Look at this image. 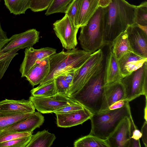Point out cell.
Masks as SVG:
<instances>
[{"label": "cell", "mask_w": 147, "mask_h": 147, "mask_svg": "<svg viewBox=\"0 0 147 147\" xmlns=\"http://www.w3.org/2000/svg\"><path fill=\"white\" fill-rule=\"evenodd\" d=\"M53 26L54 32L64 48L69 50L76 48L79 28L75 26L68 16L65 14L61 19L56 21Z\"/></svg>", "instance_id": "9"}, {"label": "cell", "mask_w": 147, "mask_h": 147, "mask_svg": "<svg viewBox=\"0 0 147 147\" xmlns=\"http://www.w3.org/2000/svg\"><path fill=\"white\" fill-rule=\"evenodd\" d=\"M138 25L139 26L140 28L146 34H147V26H142L139 25Z\"/></svg>", "instance_id": "45"}, {"label": "cell", "mask_w": 147, "mask_h": 147, "mask_svg": "<svg viewBox=\"0 0 147 147\" xmlns=\"http://www.w3.org/2000/svg\"><path fill=\"white\" fill-rule=\"evenodd\" d=\"M56 53V49L49 47L38 49L32 47L26 48L24 58L20 68L21 77H25L37 61L49 57Z\"/></svg>", "instance_id": "12"}, {"label": "cell", "mask_w": 147, "mask_h": 147, "mask_svg": "<svg viewBox=\"0 0 147 147\" xmlns=\"http://www.w3.org/2000/svg\"><path fill=\"white\" fill-rule=\"evenodd\" d=\"M136 7L125 0H111L108 6L105 19V45H109L128 26L135 24Z\"/></svg>", "instance_id": "1"}, {"label": "cell", "mask_w": 147, "mask_h": 147, "mask_svg": "<svg viewBox=\"0 0 147 147\" xmlns=\"http://www.w3.org/2000/svg\"><path fill=\"white\" fill-rule=\"evenodd\" d=\"M73 0H53L45 13L47 16L58 13H65L66 8Z\"/></svg>", "instance_id": "29"}, {"label": "cell", "mask_w": 147, "mask_h": 147, "mask_svg": "<svg viewBox=\"0 0 147 147\" xmlns=\"http://www.w3.org/2000/svg\"><path fill=\"white\" fill-rule=\"evenodd\" d=\"M53 0H31L30 9L34 12L41 11L48 8Z\"/></svg>", "instance_id": "35"}, {"label": "cell", "mask_w": 147, "mask_h": 147, "mask_svg": "<svg viewBox=\"0 0 147 147\" xmlns=\"http://www.w3.org/2000/svg\"><path fill=\"white\" fill-rule=\"evenodd\" d=\"M105 88L108 107L117 101L125 99V88L120 80L106 84Z\"/></svg>", "instance_id": "22"}, {"label": "cell", "mask_w": 147, "mask_h": 147, "mask_svg": "<svg viewBox=\"0 0 147 147\" xmlns=\"http://www.w3.org/2000/svg\"><path fill=\"white\" fill-rule=\"evenodd\" d=\"M32 135L17 138L2 143L0 144V147H26L31 140Z\"/></svg>", "instance_id": "33"}, {"label": "cell", "mask_w": 147, "mask_h": 147, "mask_svg": "<svg viewBox=\"0 0 147 147\" xmlns=\"http://www.w3.org/2000/svg\"><path fill=\"white\" fill-rule=\"evenodd\" d=\"M57 93L66 94L69 96V91L70 86L64 79L61 75L54 79Z\"/></svg>", "instance_id": "34"}, {"label": "cell", "mask_w": 147, "mask_h": 147, "mask_svg": "<svg viewBox=\"0 0 147 147\" xmlns=\"http://www.w3.org/2000/svg\"><path fill=\"white\" fill-rule=\"evenodd\" d=\"M98 0H81L77 20L80 28L85 25L99 7Z\"/></svg>", "instance_id": "20"}, {"label": "cell", "mask_w": 147, "mask_h": 147, "mask_svg": "<svg viewBox=\"0 0 147 147\" xmlns=\"http://www.w3.org/2000/svg\"><path fill=\"white\" fill-rule=\"evenodd\" d=\"M118 61L123 78L142 67L147 62V58L134 52H130L122 56Z\"/></svg>", "instance_id": "16"}, {"label": "cell", "mask_w": 147, "mask_h": 147, "mask_svg": "<svg viewBox=\"0 0 147 147\" xmlns=\"http://www.w3.org/2000/svg\"><path fill=\"white\" fill-rule=\"evenodd\" d=\"M129 102L142 95L147 97V62L142 66L120 80Z\"/></svg>", "instance_id": "7"}, {"label": "cell", "mask_w": 147, "mask_h": 147, "mask_svg": "<svg viewBox=\"0 0 147 147\" xmlns=\"http://www.w3.org/2000/svg\"><path fill=\"white\" fill-rule=\"evenodd\" d=\"M126 30L133 51L147 58V34L135 23L129 26Z\"/></svg>", "instance_id": "13"}, {"label": "cell", "mask_w": 147, "mask_h": 147, "mask_svg": "<svg viewBox=\"0 0 147 147\" xmlns=\"http://www.w3.org/2000/svg\"><path fill=\"white\" fill-rule=\"evenodd\" d=\"M10 13L17 15L24 14L30 9L31 0H4Z\"/></svg>", "instance_id": "26"}, {"label": "cell", "mask_w": 147, "mask_h": 147, "mask_svg": "<svg viewBox=\"0 0 147 147\" xmlns=\"http://www.w3.org/2000/svg\"><path fill=\"white\" fill-rule=\"evenodd\" d=\"M80 1L73 0L67 7L65 13V14L69 16L75 26L77 27V22Z\"/></svg>", "instance_id": "31"}, {"label": "cell", "mask_w": 147, "mask_h": 147, "mask_svg": "<svg viewBox=\"0 0 147 147\" xmlns=\"http://www.w3.org/2000/svg\"><path fill=\"white\" fill-rule=\"evenodd\" d=\"M0 111L8 113H33L35 108L29 100L5 99L0 102Z\"/></svg>", "instance_id": "18"}, {"label": "cell", "mask_w": 147, "mask_h": 147, "mask_svg": "<svg viewBox=\"0 0 147 147\" xmlns=\"http://www.w3.org/2000/svg\"><path fill=\"white\" fill-rule=\"evenodd\" d=\"M44 121V117L41 113L35 111L27 118L16 123L2 130L32 134L34 130L39 127Z\"/></svg>", "instance_id": "15"}, {"label": "cell", "mask_w": 147, "mask_h": 147, "mask_svg": "<svg viewBox=\"0 0 147 147\" xmlns=\"http://www.w3.org/2000/svg\"><path fill=\"white\" fill-rule=\"evenodd\" d=\"M9 41L6 33L1 28L0 23V50L2 49Z\"/></svg>", "instance_id": "38"}, {"label": "cell", "mask_w": 147, "mask_h": 147, "mask_svg": "<svg viewBox=\"0 0 147 147\" xmlns=\"http://www.w3.org/2000/svg\"><path fill=\"white\" fill-rule=\"evenodd\" d=\"M57 126L69 127L81 124L90 119L93 114L84 107L80 110L66 113H55Z\"/></svg>", "instance_id": "14"}, {"label": "cell", "mask_w": 147, "mask_h": 147, "mask_svg": "<svg viewBox=\"0 0 147 147\" xmlns=\"http://www.w3.org/2000/svg\"><path fill=\"white\" fill-rule=\"evenodd\" d=\"M135 125L131 115L125 117L107 139L110 147H130Z\"/></svg>", "instance_id": "10"}, {"label": "cell", "mask_w": 147, "mask_h": 147, "mask_svg": "<svg viewBox=\"0 0 147 147\" xmlns=\"http://www.w3.org/2000/svg\"><path fill=\"white\" fill-rule=\"evenodd\" d=\"M131 115L129 103L120 108L93 114L90 119L91 127L89 134L107 139L125 117Z\"/></svg>", "instance_id": "5"}, {"label": "cell", "mask_w": 147, "mask_h": 147, "mask_svg": "<svg viewBox=\"0 0 147 147\" xmlns=\"http://www.w3.org/2000/svg\"><path fill=\"white\" fill-rule=\"evenodd\" d=\"M142 137L143 143L147 147V121H145L141 129Z\"/></svg>", "instance_id": "40"}, {"label": "cell", "mask_w": 147, "mask_h": 147, "mask_svg": "<svg viewBox=\"0 0 147 147\" xmlns=\"http://www.w3.org/2000/svg\"><path fill=\"white\" fill-rule=\"evenodd\" d=\"M104 69L89 80L71 96L93 114L107 110L105 96Z\"/></svg>", "instance_id": "2"}, {"label": "cell", "mask_w": 147, "mask_h": 147, "mask_svg": "<svg viewBox=\"0 0 147 147\" xmlns=\"http://www.w3.org/2000/svg\"><path fill=\"white\" fill-rule=\"evenodd\" d=\"M33 113H20L0 111V131L27 118Z\"/></svg>", "instance_id": "25"}, {"label": "cell", "mask_w": 147, "mask_h": 147, "mask_svg": "<svg viewBox=\"0 0 147 147\" xmlns=\"http://www.w3.org/2000/svg\"><path fill=\"white\" fill-rule=\"evenodd\" d=\"M84 107L80 104L70 105L57 110L53 113H66L83 109Z\"/></svg>", "instance_id": "36"}, {"label": "cell", "mask_w": 147, "mask_h": 147, "mask_svg": "<svg viewBox=\"0 0 147 147\" xmlns=\"http://www.w3.org/2000/svg\"><path fill=\"white\" fill-rule=\"evenodd\" d=\"M141 147L140 139L135 140L131 138L130 147Z\"/></svg>", "instance_id": "42"}, {"label": "cell", "mask_w": 147, "mask_h": 147, "mask_svg": "<svg viewBox=\"0 0 147 147\" xmlns=\"http://www.w3.org/2000/svg\"><path fill=\"white\" fill-rule=\"evenodd\" d=\"M39 33L36 29H32L13 35L9 38V42L0 51L5 52L32 47L38 42Z\"/></svg>", "instance_id": "11"}, {"label": "cell", "mask_w": 147, "mask_h": 147, "mask_svg": "<svg viewBox=\"0 0 147 147\" xmlns=\"http://www.w3.org/2000/svg\"><path fill=\"white\" fill-rule=\"evenodd\" d=\"M109 46L118 60L125 54L134 52L129 43L126 30L116 37Z\"/></svg>", "instance_id": "21"}, {"label": "cell", "mask_w": 147, "mask_h": 147, "mask_svg": "<svg viewBox=\"0 0 147 147\" xmlns=\"http://www.w3.org/2000/svg\"><path fill=\"white\" fill-rule=\"evenodd\" d=\"M105 56L101 49L92 53L88 59L79 69L74 77L69 91L71 96L79 91L91 79L104 68Z\"/></svg>", "instance_id": "6"}, {"label": "cell", "mask_w": 147, "mask_h": 147, "mask_svg": "<svg viewBox=\"0 0 147 147\" xmlns=\"http://www.w3.org/2000/svg\"><path fill=\"white\" fill-rule=\"evenodd\" d=\"M142 136L141 132L136 128L132 130L131 138L138 140L142 137Z\"/></svg>", "instance_id": "41"}, {"label": "cell", "mask_w": 147, "mask_h": 147, "mask_svg": "<svg viewBox=\"0 0 147 147\" xmlns=\"http://www.w3.org/2000/svg\"><path fill=\"white\" fill-rule=\"evenodd\" d=\"M135 23L142 26H147V2H142L137 6Z\"/></svg>", "instance_id": "30"}, {"label": "cell", "mask_w": 147, "mask_h": 147, "mask_svg": "<svg viewBox=\"0 0 147 147\" xmlns=\"http://www.w3.org/2000/svg\"><path fill=\"white\" fill-rule=\"evenodd\" d=\"M146 105L144 110V119L146 121H147V97H145Z\"/></svg>", "instance_id": "44"}, {"label": "cell", "mask_w": 147, "mask_h": 147, "mask_svg": "<svg viewBox=\"0 0 147 147\" xmlns=\"http://www.w3.org/2000/svg\"><path fill=\"white\" fill-rule=\"evenodd\" d=\"M50 67L49 57L37 61L25 77L34 86L39 84L46 76Z\"/></svg>", "instance_id": "19"}, {"label": "cell", "mask_w": 147, "mask_h": 147, "mask_svg": "<svg viewBox=\"0 0 147 147\" xmlns=\"http://www.w3.org/2000/svg\"><path fill=\"white\" fill-rule=\"evenodd\" d=\"M32 95L37 97H46L57 93L54 79L41 86H38L30 91Z\"/></svg>", "instance_id": "27"}, {"label": "cell", "mask_w": 147, "mask_h": 147, "mask_svg": "<svg viewBox=\"0 0 147 147\" xmlns=\"http://www.w3.org/2000/svg\"><path fill=\"white\" fill-rule=\"evenodd\" d=\"M122 78L118 60L109 47L105 58L104 68L105 84L120 80Z\"/></svg>", "instance_id": "17"}, {"label": "cell", "mask_w": 147, "mask_h": 147, "mask_svg": "<svg viewBox=\"0 0 147 147\" xmlns=\"http://www.w3.org/2000/svg\"><path fill=\"white\" fill-rule=\"evenodd\" d=\"M129 103V102L125 99L120 100L109 106L107 110H112L120 108L125 106Z\"/></svg>", "instance_id": "39"}, {"label": "cell", "mask_w": 147, "mask_h": 147, "mask_svg": "<svg viewBox=\"0 0 147 147\" xmlns=\"http://www.w3.org/2000/svg\"><path fill=\"white\" fill-rule=\"evenodd\" d=\"M15 49L5 52L0 51V80L3 76L13 58L18 54Z\"/></svg>", "instance_id": "28"}, {"label": "cell", "mask_w": 147, "mask_h": 147, "mask_svg": "<svg viewBox=\"0 0 147 147\" xmlns=\"http://www.w3.org/2000/svg\"><path fill=\"white\" fill-rule=\"evenodd\" d=\"M32 134L26 132H14L0 131V144L17 138L27 136Z\"/></svg>", "instance_id": "32"}, {"label": "cell", "mask_w": 147, "mask_h": 147, "mask_svg": "<svg viewBox=\"0 0 147 147\" xmlns=\"http://www.w3.org/2000/svg\"><path fill=\"white\" fill-rule=\"evenodd\" d=\"M108 6L99 7L85 26L81 27L78 40L83 50L92 53L105 46L104 31Z\"/></svg>", "instance_id": "4"}, {"label": "cell", "mask_w": 147, "mask_h": 147, "mask_svg": "<svg viewBox=\"0 0 147 147\" xmlns=\"http://www.w3.org/2000/svg\"><path fill=\"white\" fill-rule=\"evenodd\" d=\"M74 145V147H110L107 139L89 134L76 141Z\"/></svg>", "instance_id": "24"}, {"label": "cell", "mask_w": 147, "mask_h": 147, "mask_svg": "<svg viewBox=\"0 0 147 147\" xmlns=\"http://www.w3.org/2000/svg\"><path fill=\"white\" fill-rule=\"evenodd\" d=\"M99 7H106L108 6L111 1V0H98Z\"/></svg>", "instance_id": "43"}, {"label": "cell", "mask_w": 147, "mask_h": 147, "mask_svg": "<svg viewBox=\"0 0 147 147\" xmlns=\"http://www.w3.org/2000/svg\"><path fill=\"white\" fill-rule=\"evenodd\" d=\"M92 53L75 48L62 51L49 57L50 67L48 73L38 86H41L57 77L69 71L80 68Z\"/></svg>", "instance_id": "3"}, {"label": "cell", "mask_w": 147, "mask_h": 147, "mask_svg": "<svg viewBox=\"0 0 147 147\" xmlns=\"http://www.w3.org/2000/svg\"><path fill=\"white\" fill-rule=\"evenodd\" d=\"M56 138L55 135L47 130L39 131L31 136L26 147H50Z\"/></svg>", "instance_id": "23"}, {"label": "cell", "mask_w": 147, "mask_h": 147, "mask_svg": "<svg viewBox=\"0 0 147 147\" xmlns=\"http://www.w3.org/2000/svg\"><path fill=\"white\" fill-rule=\"evenodd\" d=\"M79 69V68L76 69L72 70L61 75L65 80L70 85V86L73 80L78 73Z\"/></svg>", "instance_id": "37"}, {"label": "cell", "mask_w": 147, "mask_h": 147, "mask_svg": "<svg viewBox=\"0 0 147 147\" xmlns=\"http://www.w3.org/2000/svg\"><path fill=\"white\" fill-rule=\"evenodd\" d=\"M29 100L35 109L43 114L53 113L69 105L80 104L71 97L59 93L46 97H37L31 95Z\"/></svg>", "instance_id": "8"}, {"label": "cell", "mask_w": 147, "mask_h": 147, "mask_svg": "<svg viewBox=\"0 0 147 147\" xmlns=\"http://www.w3.org/2000/svg\"><path fill=\"white\" fill-rule=\"evenodd\" d=\"M1 0H0V2H1Z\"/></svg>", "instance_id": "46"}]
</instances>
